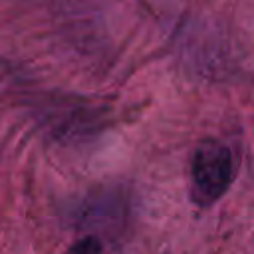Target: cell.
Listing matches in <instances>:
<instances>
[{
    "instance_id": "2",
    "label": "cell",
    "mask_w": 254,
    "mask_h": 254,
    "mask_svg": "<svg viewBox=\"0 0 254 254\" xmlns=\"http://www.w3.org/2000/svg\"><path fill=\"white\" fill-rule=\"evenodd\" d=\"M65 254H103V246L95 236H85L73 242Z\"/></svg>"
},
{
    "instance_id": "1",
    "label": "cell",
    "mask_w": 254,
    "mask_h": 254,
    "mask_svg": "<svg viewBox=\"0 0 254 254\" xmlns=\"http://www.w3.org/2000/svg\"><path fill=\"white\" fill-rule=\"evenodd\" d=\"M236 165L230 147L216 139H202L190 159V200L210 206L230 189Z\"/></svg>"
}]
</instances>
